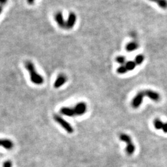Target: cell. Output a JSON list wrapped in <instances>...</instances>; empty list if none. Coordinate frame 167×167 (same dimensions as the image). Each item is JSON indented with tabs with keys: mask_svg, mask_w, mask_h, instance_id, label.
<instances>
[{
	"mask_svg": "<svg viewBox=\"0 0 167 167\" xmlns=\"http://www.w3.org/2000/svg\"><path fill=\"white\" fill-rule=\"evenodd\" d=\"M25 68L27 70L30 75V81L35 85H42L44 82V78L42 75L37 73L35 69V67L34 63L31 61L27 60L24 63Z\"/></svg>",
	"mask_w": 167,
	"mask_h": 167,
	"instance_id": "obj_1",
	"label": "cell"
},
{
	"mask_svg": "<svg viewBox=\"0 0 167 167\" xmlns=\"http://www.w3.org/2000/svg\"><path fill=\"white\" fill-rule=\"evenodd\" d=\"M120 139L125 143L127 144V146L126 148V153L128 154L129 156H131V155L133 154L134 152H135V150H136V147L134 145V144L132 142V139L131 137L129 136V135L122 133L120 135Z\"/></svg>",
	"mask_w": 167,
	"mask_h": 167,
	"instance_id": "obj_2",
	"label": "cell"
},
{
	"mask_svg": "<svg viewBox=\"0 0 167 167\" xmlns=\"http://www.w3.org/2000/svg\"><path fill=\"white\" fill-rule=\"evenodd\" d=\"M53 118L55 121L57 122L58 124L60 125L67 133L69 134L73 133L74 129L73 128V126H71L68 122L66 121L65 119H63L60 115L55 114L53 116Z\"/></svg>",
	"mask_w": 167,
	"mask_h": 167,
	"instance_id": "obj_3",
	"label": "cell"
},
{
	"mask_svg": "<svg viewBox=\"0 0 167 167\" xmlns=\"http://www.w3.org/2000/svg\"><path fill=\"white\" fill-rule=\"evenodd\" d=\"M75 116H82L87 111V104L85 102H79L73 107Z\"/></svg>",
	"mask_w": 167,
	"mask_h": 167,
	"instance_id": "obj_4",
	"label": "cell"
},
{
	"mask_svg": "<svg viewBox=\"0 0 167 167\" xmlns=\"http://www.w3.org/2000/svg\"><path fill=\"white\" fill-rule=\"evenodd\" d=\"M144 97H145L144 90L140 91L136 95V96L133 99L132 103H131V105H132V106L134 108H137L141 106Z\"/></svg>",
	"mask_w": 167,
	"mask_h": 167,
	"instance_id": "obj_5",
	"label": "cell"
},
{
	"mask_svg": "<svg viewBox=\"0 0 167 167\" xmlns=\"http://www.w3.org/2000/svg\"><path fill=\"white\" fill-rule=\"evenodd\" d=\"M77 21V15L73 12H71L68 15V18L66 21V29L69 30L74 27Z\"/></svg>",
	"mask_w": 167,
	"mask_h": 167,
	"instance_id": "obj_6",
	"label": "cell"
},
{
	"mask_svg": "<svg viewBox=\"0 0 167 167\" xmlns=\"http://www.w3.org/2000/svg\"><path fill=\"white\" fill-rule=\"evenodd\" d=\"M54 19L59 27L63 29H66V21L64 19L62 12H57L54 15Z\"/></svg>",
	"mask_w": 167,
	"mask_h": 167,
	"instance_id": "obj_7",
	"label": "cell"
},
{
	"mask_svg": "<svg viewBox=\"0 0 167 167\" xmlns=\"http://www.w3.org/2000/svg\"><path fill=\"white\" fill-rule=\"evenodd\" d=\"M145 97H147L154 102H158L160 100V95L158 92L152 90L147 89L144 90Z\"/></svg>",
	"mask_w": 167,
	"mask_h": 167,
	"instance_id": "obj_8",
	"label": "cell"
},
{
	"mask_svg": "<svg viewBox=\"0 0 167 167\" xmlns=\"http://www.w3.org/2000/svg\"><path fill=\"white\" fill-rule=\"evenodd\" d=\"M67 81V77L64 74H59L54 82V87L55 89H58L63 86Z\"/></svg>",
	"mask_w": 167,
	"mask_h": 167,
	"instance_id": "obj_9",
	"label": "cell"
},
{
	"mask_svg": "<svg viewBox=\"0 0 167 167\" xmlns=\"http://www.w3.org/2000/svg\"><path fill=\"white\" fill-rule=\"evenodd\" d=\"M0 147L6 150H12L14 147V143L8 139H0Z\"/></svg>",
	"mask_w": 167,
	"mask_h": 167,
	"instance_id": "obj_10",
	"label": "cell"
},
{
	"mask_svg": "<svg viewBox=\"0 0 167 167\" xmlns=\"http://www.w3.org/2000/svg\"><path fill=\"white\" fill-rule=\"evenodd\" d=\"M60 113L67 116L73 117L75 116L74 109L71 107H63L60 109Z\"/></svg>",
	"mask_w": 167,
	"mask_h": 167,
	"instance_id": "obj_11",
	"label": "cell"
},
{
	"mask_svg": "<svg viewBox=\"0 0 167 167\" xmlns=\"http://www.w3.org/2000/svg\"><path fill=\"white\" fill-rule=\"evenodd\" d=\"M139 47V44L137 42L133 41L128 43V44L126 46V50L128 52H131V51H133L134 50H136Z\"/></svg>",
	"mask_w": 167,
	"mask_h": 167,
	"instance_id": "obj_12",
	"label": "cell"
},
{
	"mask_svg": "<svg viewBox=\"0 0 167 167\" xmlns=\"http://www.w3.org/2000/svg\"><path fill=\"white\" fill-rule=\"evenodd\" d=\"M149 1L156 3L158 6L163 9H167V0H149Z\"/></svg>",
	"mask_w": 167,
	"mask_h": 167,
	"instance_id": "obj_13",
	"label": "cell"
},
{
	"mask_svg": "<svg viewBox=\"0 0 167 167\" xmlns=\"http://www.w3.org/2000/svg\"><path fill=\"white\" fill-rule=\"evenodd\" d=\"M125 66L126 67L127 70L128 71H133V69H134L135 67H136L137 65L136 64V63H135L134 61H126V63H125Z\"/></svg>",
	"mask_w": 167,
	"mask_h": 167,
	"instance_id": "obj_14",
	"label": "cell"
},
{
	"mask_svg": "<svg viewBox=\"0 0 167 167\" xmlns=\"http://www.w3.org/2000/svg\"><path fill=\"white\" fill-rule=\"evenodd\" d=\"M164 123L159 119H156L154 121V126L156 129H161L164 126Z\"/></svg>",
	"mask_w": 167,
	"mask_h": 167,
	"instance_id": "obj_15",
	"label": "cell"
},
{
	"mask_svg": "<svg viewBox=\"0 0 167 167\" xmlns=\"http://www.w3.org/2000/svg\"><path fill=\"white\" fill-rule=\"evenodd\" d=\"M144 58H145L144 56L143 55H142V54L137 55L134 59V61H135V63H136V64L137 65H141L142 63L144 62Z\"/></svg>",
	"mask_w": 167,
	"mask_h": 167,
	"instance_id": "obj_16",
	"label": "cell"
},
{
	"mask_svg": "<svg viewBox=\"0 0 167 167\" xmlns=\"http://www.w3.org/2000/svg\"><path fill=\"white\" fill-rule=\"evenodd\" d=\"M116 61L117 63H118L119 64H120L121 65H125V63H126V58L123 56H118L116 58Z\"/></svg>",
	"mask_w": 167,
	"mask_h": 167,
	"instance_id": "obj_17",
	"label": "cell"
},
{
	"mask_svg": "<svg viewBox=\"0 0 167 167\" xmlns=\"http://www.w3.org/2000/svg\"><path fill=\"white\" fill-rule=\"evenodd\" d=\"M128 72V70H127L126 67L125 66V65H121L120 67H118L117 69V73L118 74H125Z\"/></svg>",
	"mask_w": 167,
	"mask_h": 167,
	"instance_id": "obj_18",
	"label": "cell"
},
{
	"mask_svg": "<svg viewBox=\"0 0 167 167\" xmlns=\"http://www.w3.org/2000/svg\"><path fill=\"white\" fill-rule=\"evenodd\" d=\"M13 165H12V162L10 160L6 161L3 164V167H12Z\"/></svg>",
	"mask_w": 167,
	"mask_h": 167,
	"instance_id": "obj_19",
	"label": "cell"
},
{
	"mask_svg": "<svg viewBox=\"0 0 167 167\" xmlns=\"http://www.w3.org/2000/svg\"><path fill=\"white\" fill-rule=\"evenodd\" d=\"M162 129H163V131H164L165 133H167V123H164V126H163V128H162Z\"/></svg>",
	"mask_w": 167,
	"mask_h": 167,
	"instance_id": "obj_20",
	"label": "cell"
},
{
	"mask_svg": "<svg viewBox=\"0 0 167 167\" xmlns=\"http://www.w3.org/2000/svg\"><path fill=\"white\" fill-rule=\"evenodd\" d=\"M35 0H27V3L29 4V5H33V4L34 3V2H35Z\"/></svg>",
	"mask_w": 167,
	"mask_h": 167,
	"instance_id": "obj_21",
	"label": "cell"
},
{
	"mask_svg": "<svg viewBox=\"0 0 167 167\" xmlns=\"http://www.w3.org/2000/svg\"><path fill=\"white\" fill-rule=\"evenodd\" d=\"M7 2V0H0V4L1 5H5Z\"/></svg>",
	"mask_w": 167,
	"mask_h": 167,
	"instance_id": "obj_22",
	"label": "cell"
},
{
	"mask_svg": "<svg viewBox=\"0 0 167 167\" xmlns=\"http://www.w3.org/2000/svg\"><path fill=\"white\" fill-rule=\"evenodd\" d=\"M2 11H3V7H2V6L0 5V15H1V14L2 13Z\"/></svg>",
	"mask_w": 167,
	"mask_h": 167,
	"instance_id": "obj_23",
	"label": "cell"
}]
</instances>
